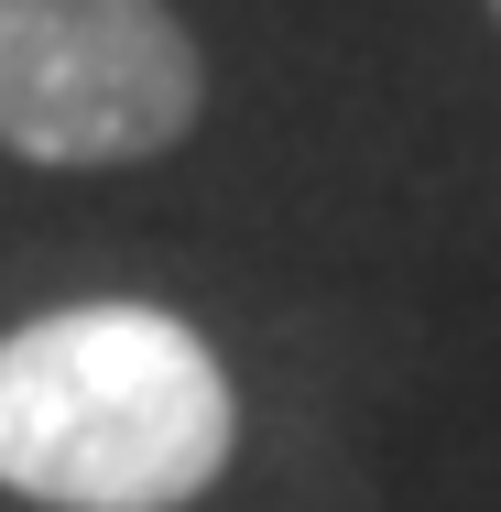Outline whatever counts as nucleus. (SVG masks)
Instances as JSON below:
<instances>
[{
	"instance_id": "f257e3e1",
	"label": "nucleus",
	"mask_w": 501,
	"mask_h": 512,
	"mask_svg": "<svg viewBox=\"0 0 501 512\" xmlns=\"http://www.w3.org/2000/svg\"><path fill=\"white\" fill-rule=\"evenodd\" d=\"M229 371L164 306H55L0 338V491L44 512H186L229 469Z\"/></svg>"
},
{
	"instance_id": "f03ea898",
	"label": "nucleus",
	"mask_w": 501,
	"mask_h": 512,
	"mask_svg": "<svg viewBox=\"0 0 501 512\" xmlns=\"http://www.w3.org/2000/svg\"><path fill=\"white\" fill-rule=\"evenodd\" d=\"M207 109L164 0H0V142L22 164H153Z\"/></svg>"
},
{
	"instance_id": "7ed1b4c3",
	"label": "nucleus",
	"mask_w": 501,
	"mask_h": 512,
	"mask_svg": "<svg viewBox=\"0 0 501 512\" xmlns=\"http://www.w3.org/2000/svg\"><path fill=\"white\" fill-rule=\"evenodd\" d=\"M491 11H501V0H491Z\"/></svg>"
}]
</instances>
